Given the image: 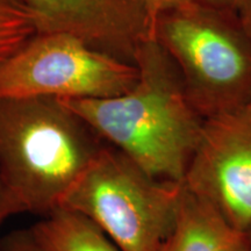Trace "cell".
<instances>
[{
    "label": "cell",
    "instance_id": "11",
    "mask_svg": "<svg viewBox=\"0 0 251 251\" xmlns=\"http://www.w3.org/2000/svg\"><path fill=\"white\" fill-rule=\"evenodd\" d=\"M0 251H43L31 229H18L0 238Z\"/></svg>",
    "mask_w": 251,
    "mask_h": 251
},
{
    "label": "cell",
    "instance_id": "1",
    "mask_svg": "<svg viewBox=\"0 0 251 251\" xmlns=\"http://www.w3.org/2000/svg\"><path fill=\"white\" fill-rule=\"evenodd\" d=\"M136 85L106 99H59L106 143L152 177L183 183L203 119L188 99L170 56L155 39L137 50Z\"/></svg>",
    "mask_w": 251,
    "mask_h": 251
},
{
    "label": "cell",
    "instance_id": "15",
    "mask_svg": "<svg viewBox=\"0 0 251 251\" xmlns=\"http://www.w3.org/2000/svg\"><path fill=\"white\" fill-rule=\"evenodd\" d=\"M237 14L242 21L243 26L251 34V0H242Z\"/></svg>",
    "mask_w": 251,
    "mask_h": 251
},
{
    "label": "cell",
    "instance_id": "3",
    "mask_svg": "<svg viewBox=\"0 0 251 251\" xmlns=\"http://www.w3.org/2000/svg\"><path fill=\"white\" fill-rule=\"evenodd\" d=\"M153 39L170 56L194 108L207 119L251 102V34L237 13L193 4L156 18Z\"/></svg>",
    "mask_w": 251,
    "mask_h": 251
},
{
    "label": "cell",
    "instance_id": "9",
    "mask_svg": "<svg viewBox=\"0 0 251 251\" xmlns=\"http://www.w3.org/2000/svg\"><path fill=\"white\" fill-rule=\"evenodd\" d=\"M30 229L43 251H121L93 221L65 207Z\"/></svg>",
    "mask_w": 251,
    "mask_h": 251
},
{
    "label": "cell",
    "instance_id": "12",
    "mask_svg": "<svg viewBox=\"0 0 251 251\" xmlns=\"http://www.w3.org/2000/svg\"><path fill=\"white\" fill-rule=\"evenodd\" d=\"M23 213H26L23 203L15 197V194L12 192L11 188L6 185L0 176V228L11 216L23 214Z\"/></svg>",
    "mask_w": 251,
    "mask_h": 251
},
{
    "label": "cell",
    "instance_id": "14",
    "mask_svg": "<svg viewBox=\"0 0 251 251\" xmlns=\"http://www.w3.org/2000/svg\"><path fill=\"white\" fill-rule=\"evenodd\" d=\"M194 4L237 13L242 0H192Z\"/></svg>",
    "mask_w": 251,
    "mask_h": 251
},
{
    "label": "cell",
    "instance_id": "4",
    "mask_svg": "<svg viewBox=\"0 0 251 251\" xmlns=\"http://www.w3.org/2000/svg\"><path fill=\"white\" fill-rule=\"evenodd\" d=\"M181 188L106 143L61 207L85 215L121 251H157L175 226Z\"/></svg>",
    "mask_w": 251,
    "mask_h": 251
},
{
    "label": "cell",
    "instance_id": "7",
    "mask_svg": "<svg viewBox=\"0 0 251 251\" xmlns=\"http://www.w3.org/2000/svg\"><path fill=\"white\" fill-rule=\"evenodd\" d=\"M35 34H67L97 51L134 64L153 39V20L143 0H21Z\"/></svg>",
    "mask_w": 251,
    "mask_h": 251
},
{
    "label": "cell",
    "instance_id": "10",
    "mask_svg": "<svg viewBox=\"0 0 251 251\" xmlns=\"http://www.w3.org/2000/svg\"><path fill=\"white\" fill-rule=\"evenodd\" d=\"M35 34L21 0H0V63Z\"/></svg>",
    "mask_w": 251,
    "mask_h": 251
},
{
    "label": "cell",
    "instance_id": "17",
    "mask_svg": "<svg viewBox=\"0 0 251 251\" xmlns=\"http://www.w3.org/2000/svg\"><path fill=\"white\" fill-rule=\"evenodd\" d=\"M246 111H247L248 113H249V114L251 115V102L249 103V106H248V107L246 108Z\"/></svg>",
    "mask_w": 251,
    "mask_h": 251
},
{
    "label": "cell",
    "instance_id": "2",
    "mask_svg": "<svg viewBox=\"0 0 251 251\" xmlns=\"http://www.w3.org/2000/svg\"><path fill=\"white\" fill-rule=\"evenodd\" d=\"M105 146L57 98L0 99V176L26 213L45 218L59 208Z\"/></svg>",
    "mask_w": 251,
    "mask_h": 251
},
{
    "label": "cell",
    "instance_id": "6",
    "mask_svg": "<svg viewBox=\"0 0 251 251\" xmlns=\"http://www.w3.org/2000/svg\"><path fill=\"white\" fill-rule=\"evenodd\" d=\"M183 185L240 233L251 227V115L246 109L203 122Z\"/></svg>",
    "mask_w": 251,
    "mask_h": 251
},
{
    "label": "cell",
    "instance_id": "16",
    "mask_svg": "<svg viewBox=\"0 0 251 251\" xmlns=\"http://www.w3.org/2000/svg\"><path fill=\"white\" fill-rule=\"evenodd\" d=\"M244 251H251V227L248 229L247 233H244Z\"/></svg>",
    "mask_w": 251,
    "mask_h": 251
},
{
    "label": "cell",
    "instance_id": "13",
    "mask_svg": "<svg viewBox=\"0 0 251 251\" xmlns=\"http://www.w3.org/2000/svg\"><path fill=\"white\" fill-rule=\"evenodd\" d=\"M143 2L149 9L150 14L155 21L159 14L188 7L193 4L192 0H143Z\"/></svg>",
    "mask_w": 251,
    "mask_h": 251
},
{
    "label": "cell",
    "instance_id": "8",
    "mask_svg": "<svg viewBox=\"0 0 251 251\" xmlns=\"http://www.w3.org/2000/svg\"><path fill=\"white\" fill-rule=\"evenodd\" d=\"M244 234L183 185L175 226L157 251H244Z\"/></svg>",
    "mask_w": 251,
    "mask_h": 251
},
{
    "label": "cell",
    "instance_id": "5",
    "mask_svg": "<svg viewBox=\"0 0 251 251\" xmlns=\"http://www.w3.org/2000/svg\"><path fill=\"white\" fill-rule=\"evenodd\" d=\"M139 70L67 34H34L0 63V99H106L130 91Z\"/></svg>",
    "mask_w": 251,
    "mask_h": 251
}]
</instances>
